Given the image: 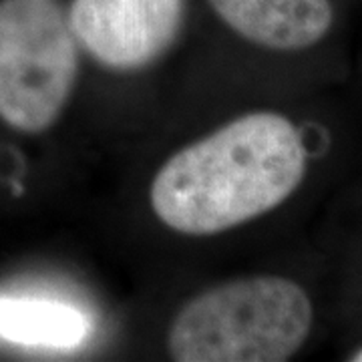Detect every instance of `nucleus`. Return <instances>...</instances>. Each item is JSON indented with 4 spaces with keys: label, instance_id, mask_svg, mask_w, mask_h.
Listing matches in <instances>:
<instances>
[{
    "label": "nucleus",
    "instance_id": "f257e3e1",
    "mask_svg": "<svg viewBox=\"0 0 362 362\" xmlns=\"http://www.w3.org/2000/svg\"><path fill=\"white\" fill-rule=\"evenodd\" d=\"M304 171L306 149L296 125L254 111L169 157L151 181L149 204L171 232L206 238L284 204Z\"/></svg>",
    "mask_w": 362,
    "mask_h": 362
},
{
    "label": "nucleus",
    "instance_id": "f03ea898",
    "mask_svg": "<svg viewBox=\"0 0 362 362\" xmlns=\"http://www.w3.org/2000/svg\"><path fill=\"white\" fill-rule=\"evenodd\" d=\"M310 328V298L296 282L252 276L185 302L169 326L168 350L180 362H282Z\"/></svg>",
    "mask_w": 362,
    "mask_h": 362
},
{
    "label": "nucleus",
    "instance_id": "7ed1b4c3",
    "mask_svg": "<svg viewBox=\"0 0 362 362\" xmlns=\"http://www.w3.org/2000/svg\"><path fill=\"white\" fill-rule=\"evenodd\" d=\"M78 54L61 0H0V119L30 135L51 129L77 85Z\"/></svg>",
    "mask_w": 362,
    "mask_h": 362
},
{
    "label": "nucleus",
    "instance_id": "20e7f679",
    "mask_svg": "<svg viewBox=\"0 0 362 362\" xmlns=\"http://www.w3.org/2000/svg\"><path fill=\"white\" fill-rule=\"evenodd\" d=\"M66 13L81 51L109 71L133 73L173 47L185 0H73Z\"/></svg>",
    "mask_w": 362,
    "mask_h": 362
},
{
    "label": "nucleus",
    "instance_id": "39448f33",
    "mask_svg": "<svg viewBox=\"0 0 362 362\" xmlns=\"http://www.w3.org/2000/svg\"><path fill=\"white\" fill-rule=\"evenodd\" d=\"M242 39L272 51H300L324 39L332 25L328 0H207Z\"/></svg>",
    "mask_w": 362,
    "mask_h": 362
},
{
    "label": "nucleus",
    "instance_id": "423d86ee",
    "mask_svg": "<svg viewBox=\"0 0 362 362\" xmlns=\"http://www.w3.org/2000/svg\"><path fill=\"white\" fill-rule=\"evenodd\" d=\"M87 316L40 298H0V337L25 346L73 349L89 334Z\"/></svg>",
    "mask_w": 362,
    "mask_h": 362
},
{
    "label": "nucleus",
    "instance_id": "0eeeda50",
    "mask_svg": "<svg viewBox=\"0 0 362 362\" xmlns=\"http://www.w3.org/2000/svg\"><path fill=\"white\" fill-rule=\"evenodd\" d=\"M352 361H356V362H362V350H358L354 356H352Z\"/></svg>",
    "mask_w": 362,
    "mask_h": 362
}]
</instances>
